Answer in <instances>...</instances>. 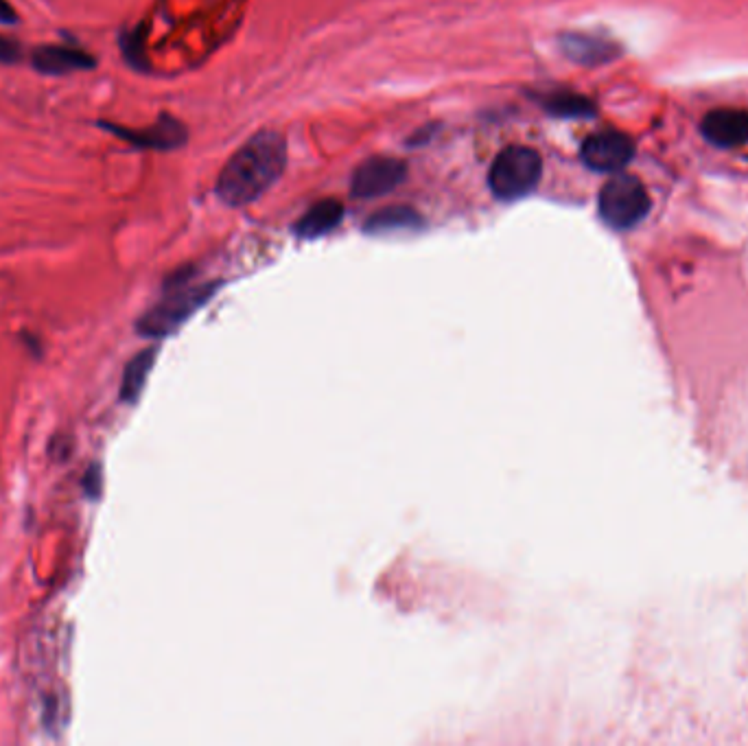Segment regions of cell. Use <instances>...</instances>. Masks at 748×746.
Here are the masks:
<instances>
[{"label": "cell", "instance_id": "1", "mask_svg": "<svg viewBox=\"0 0 748 746\" xmlns=\"http://www.w3.org/2000/svg\"><path fill=\"white\" fill-rule=\"evenodd\" d=\"M287 143L283 134L263 130L248 138L217 178V195L228 206H248L259 200L283 176Z\"/></svg>", "mask_w": 748, "mask_h": 746}, {"label": "cell", "instance_id": "2", "mask_svg": "<svg viewBox=\"0 0 748 746\" xmlns=\"http://www.w3.org/2000/svg\"><path fill=\"white\" fill-rule=\"evenodd\" d=\"M543 176V160L539 151L525 145H510L493 160L488 171V184L495 197L504 202L521 200L539 186Z\"/></svg>", "mask_w": 748, "mask_h": 746}, {"label": "cell", "instance_id": "3", "mask_svg": "<svg viewBox=\"0 0 748 746\" xmlns=\"http://www.w3.org/2000/svg\"><path fill=\"white\" fill-rule=\"evenodd\" d=\"M652 208L648 189L630 173H613L602 186L598 211L602 221L613 230H630L644 221Z\"/></svg>", "mask_w": 748, "mask_h": 746}, {"label": "cell", "instance_id": "4", "mask_svg": "<svg viewBox=\"0 0 748 746\" xmlns=\"http://www.w3.org/2000/svg\"><path fill=\"white\" fill-rule=\"evenodd\" d=\"M175 287V285H173ZM219 285L208 283L200 287H175L171 294L151 307L143 318L136 322V331L143 337H165L189 320L193 313L213 298Z\"/></svg>", "mask_w": 748, "mask_h": 746}, {"label": "cell", "instance_id": "5", "mask_svg": "<svg viewBox=\"0 0 748 746\" xmlns=\"http://www.w3.org/2000/svg\"><path fill=\"white\" fill-rule=\"evenodd\" d=\"M407 165L399 158L390 156H374L361 162L353 171L350 180V195L359 200H372V197L388 195L405 182Z\"/></svg>", "mask_w": 748, "mask_h": 746}, {"label": "cell", "instance_id": "6", "mask_svg": "<svg viewBox=\"0 0 748 746\" xmlns=\"http://www.w3.org/2000/svg\"><path fill=\"white\" fill-rule=\"evenodd\" d=\"M580 158L584 165L591 171L598 173H619L624 171L635 158V143L633 138L615 132V130H604L598 134H591L587 141L582 143Z\"/></svg>", "mask_w": 748, "mask_h": 746}, {"label": "cell", "instance_id": "7", "mask_svg": "<svg viewBox=\"0 0 748 746\" xmlns=\"http://www.w3.org/2000/svg\"><path fill=\"white\" fill-rule=\"evenodd\" d=\"M99 125L103 127V130H108L116 138H121V141L130 143L132 147H138V149L169 151V149H178L186 143V127L169 114H162L154 125L147 127V130H130V127L116 125L110 121H101Z\"/></svg>", "mask_w": 748, "mask_h": 746}, {"label": "cell", "instance_id": "8", "mask_svg": "<svg viewBox=\"0 0 748 746\" xmlns=\"http://www.w3.org/2000/svg\"><path fill=\"white\" fill-rule=\"evenodd\" d=\"M700 134L714 147H744L748 145V112L740 108L711 110L700 121Z\"/></svg>", "mask_w": 748, "mask_h": 746}, {"label": "cell", "instance_id": "9", "mask_svg": "<svg viewBox=\"0 0 748 746\" xmlns=\"http://www.w3.org/2000/svg\"><path fill=\"white\" fill-rule=\"evenodd\" d=\"M558 46L569 62L584 68H598L622 57V46L593 33H563L558 38Z\"/></svg>", "mask_w": 748, "mask_h": 746}, {"label": "cell", "instance_id": "10", "mask_svg": "<svg viewBox=\"0 0 748 746\" xmlns=\"http://www.w3.org/2000/svg\"><path fill=\"white\" fill-rule=\"evenodd\" d=\"M31 66L42 75L60 77L75 71H90V68L97 66V62L88 51L75 49V46L44 44L33 51Z\"/></svg>", "mask_w": 748, "mask_h": 746}, {"label": "cell", "instance_id": "11", "mask_svg": "<svg viewBox=\"0 0 748 746\" xmlns=\"http://www.w3.org/2000/svg\"><path fill=\"white\" fill-rule=\"evenodd\" d=\"M342 219L344 204L340 200H335V197H329V200L313 204L309 211L298 219L294 230L300 239H318L329 235L333 228L340 226Z\"/></svg>", "mask_w": 748, "mask_h": 746}, {"label": "cell", "instance_id": "12", "mask_svg": "<svg viewBox=\"0 0 748 746\" xmlns=\"http://www.w3.org/2000/svg\"><path fill=\"white\" fill-rule=\"evenodd\" d=\"M418 228H423V217L409 206L381 208L364 226L368 235H394V232H409Z\"/></svg>", "mask_w": 748, "mask_h": 746}, {"label": "cell", "instance_id": "13", "mask_svg": "<svg viewBox=\"0 0 748 746\" xmlns=\"http://www.w3.org/2000/svg\"><path fill=\"white\" fill-rule=\"evenodd\" d=\"M539 103L547 114L558 116V119H589V116H595V103L571 90L547 92V95L539 97Z\"/></svg>", "mask_w": 748, "mask_h": 746}, {"label": "cell", "instance_id": "14", "mask_svg": "<svg viewBox=\"0 0 748 746\" xmlns=\"http://www.w3.org/2000/svg\"><path fill=\"white\" fill-rule=\"evenodd\" d=\"M158 355V348L151 346L140 351L138 355L132 357L130 364L125 366L123 372V383H121V401L123 403H136L140 392H143L149 370L154 368V359Z\"/></svg>", "mask_w": 748, "mask_h": 746}, {"label": "cell", "instance_id": "15", "mask_svg": "<svg viewBox=\"0 0 748 746\" xmlns=\"http://www.w3.org/2000/svg\"><path fill=\"white\" fill-rule=\"evenodd\" d=\"M121 51L125 55V60L130 66L138 68V71H145V68L149 66L147 64V57H145V49H143V36H140L138 29L132 31V33H123L121 40Z\"/></svg>", "mask_w": 748, "mask_h": 746}, {"label": "cell", "instance_id": "16", "mask_svg": "<svg viewBox=\"0 0 748 746\" xmlns=\"http://www.w3.org/2000/svg\"><path fill=\"white\" fill-rule=\"evenodd\" d=\"M101 484H103L101 464L95 462V464H92L90 469L86 471V475H84V491H86V495H88L92 501L101 497V491H103V486H101Z\"/></svg>", "mask_w": 748, "mask_h": 746}, {"label": "cell", "instance_id": "17", "mask_svg": "<svg viewBox=\"0 0 748 746\" xmlns=\"http://www.w3.org/2000/svg\"><path fill=\"white\" fill-rule=\"evenodd\" d=\"M22 57V46L7 36H0V64H16Z\"/></svg>", "mask_w": 748, "mask_h": 746}, {"label": "cell", "instance_id": "18", "mask_svg": "<svg viewBox=\"0 0 748 746\" xmlns=\"http://www.w3.org/2000/svg\"><path fill=\"white\" fill-rule=\"evenodd\" d=\"M18 11L11 7L7 0H0V25H16Z\"/></svg>", "mask_w": 748, "mask_h": 746}]
</instances>
